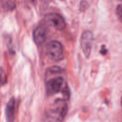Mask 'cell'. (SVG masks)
Masks as SVG:
<instances>
[{"label": "cell", "instance_id": "7", "mask_svg": "<svg viewBox=\"0 0 122 122\" xmlns=\"http://www.w3.org/2000/svg\"><path fill=\"white\" fill-rule=\"evenodd\" d=\"M14 114H15V100L14 98H11L7 103L5 108V116L7 121H13L14 119Z\"/></svg>", "mask_w": 122, "mask_h": 122}, {"label": "cell", "instance_id": "3", "mask_svg": "<svg viewBox=\"0 0 122 122\" xmlns=\"http://www.w3.org/2000/svg\"><path fill=\"white\" fill-rule=\"evenodd\" d=\"M44 20L48 25L58 30L64 29L66 27V21L64 18L58 13L46 14L44 17Z\"/></svg>", "mask_w": 122, "mask_h": 122}, {"label": "cell", "instance_id": "10", "mask_svg": "<svg viewBox=\"0 0 122 122\" xmlns=\"http://www.w3.org/2000/svg\"><path fill=\"white\" fill-rule=\"evenodd\" d=\"M61 91L62 93H63V97H64V100H69V97H70V92H69V90L67 87H66V86H64L63 89H62Z\"/></svg>", "mask_w": 122, "mask_h": 122}, {"label": "cell", "instance_id": "9", "mask_svg": "<svg viewBox=\"0 0 122 122\" xmlns=\"http://www.w3.org/2000/svg\"><path fill=\"white\" fill-rule=\"evenodd\" d=\"M7 78H6V75L3 69L0 67V86H2L5 83Z\"/></svg>", "mask_w": 122, "mask_h": 122}, {"label": "cell", "instance_id": "14", "mask_svg": "<svg viewBox=\"0 0 122 122\" xmlns=\"http://www.w3.org/2000/svg\"><path fill=\"white\" fill-rule=\"evenodd\" d=\"M119 1H122V0H119Z\"/></svg>", "mask_w": 122, "mask_h": 122}, {"label": "cell", "instance_id": "12", "mask_svg": "<svg viewBox=\"0 0 122 122\" xmlns=\"http://www.w3.org/2000/svg\"><path fill=\"white\" fill-rule=\"evenodd\" d=\"M101 52L103 55L106 54V52H107V50H106V49L105 48L104 46V47H102V49L101 50Z\"/></svg>", "mask_w": 122, "mask_h": 122}, {"label": "cell", "instance_id": "6", "mask_svg": "<svg viewBox=\"0 0 122 122\" xmlns=\"http://www.w3.org/2000/svg\"><path fill=\"white\" fill-rule=\"evenodd\" d=\"M48 35V30L46 26L40 25L35 29L33 33V41L37 45H41L46 41Z\"/></svg>", "mask_w": 122, "mask_h": 122}, {"label": "cell", "instance_id": "4", "mask_svg": "<svg viewBox=\"0 0 122 122\" xmlns=\"http://www.w3.org/2000/svg\"><path fill=\"white\" fill-rule=\"evenodd\" d=\"M94 42V36L91 31H85L81 37V46L84 56L86 58L90 57Z\"/></svg>", "mask_w": 122, "mask_h": 122}, {"label": "cell", "instance_id": "13", "mask_svg": "<svg viewBox=\"0 0 122 122\" xmlns=\"http://www.w3.org/2000/svg\"><path fill=\"white\" fill-rule=\"evenodd\" d=\"M121 106H122V98H121Z\"/></svg>", "mask_w": 122, "mask_h": 122}, {"label": "cell", "instance_id": "5", "mask_svg": "<svg viewBox=\"0 0 122 122\" xmlns=\"http://www.w3.org/2000/svg\"><path fill=\"white\" fill-rule=\"evenodd\" d=\"M64 79L61 77H57L50 80L46 83V93L48 95H52L59 92L64 86Z\"/></svg>", "mask_w": 122, "mask_h": 122}, {"label": "cell", "instance_id": "11", "mask_svg": "<svg viewBox=\"0 0 122 122\" xmlns=\"http://www.w3.org/2000/svg\"><path fill=\"white\" fill-rule=\"evenodd\" d=\"M116 13L119 19L122 21V4L117 6L116 9Z\"/></svg>", "mask_w": 122, "mask_h": 122}, {"label": "cell", "instance_id": "2", "mask_svg": "<svg viewBox=\"0 0 122 122\" xmlns=\"http://www.w3.org/2000/svg\"><path fill=\"white\" fill-rule=\"evenodd\" d=\"M46 52L49 58L56 61L61 60L64 57V48L57 41H52L48 43Z\"/></svg>", "mask_w": 122, "mask_h": 122}, {"label": "cell", "instance_id": "15", "mask_svg": "<svg viewBox=\"0 0 122 122\" xmlns=\"http://www.w3.org/2000/svg\"><path fill=\"white\" fill-rule=\"evenodd\" d=\"M31 1H35V0H31Z\"/></svg>", "mask_w": 122, "mask_h": 122}, {"label": "cell", "instance_id": "1", "mask_svg": "<svg viewBox=\"0 0 122 122\" xmlns=\"http://www.w3.org/2000/svg\"><path fill=\"white\" fill-rule=\"evenodd\" d=\"M67 112V105L65 100H57L55 101L52 108L48 113L50 120L61 121Z\"/></svg>", "mask_w": 122, "mask_h": 122}, {"label": "cell", "instance_id": "8", "mask_svg": "<svg viewBox=\"0 0 122 122\" xmlns=\"http://www.w3.org/2000/svg\"><path fill=\"white\" fill-rule=\"evenodd\" d=\"M62 70L60 67L57 66H53L50 67L48 69H47V72L48 75H52V74H59L61 73Z\"/></svg>", "mask_w": 122, "mask_h": 122}]
</instances>
